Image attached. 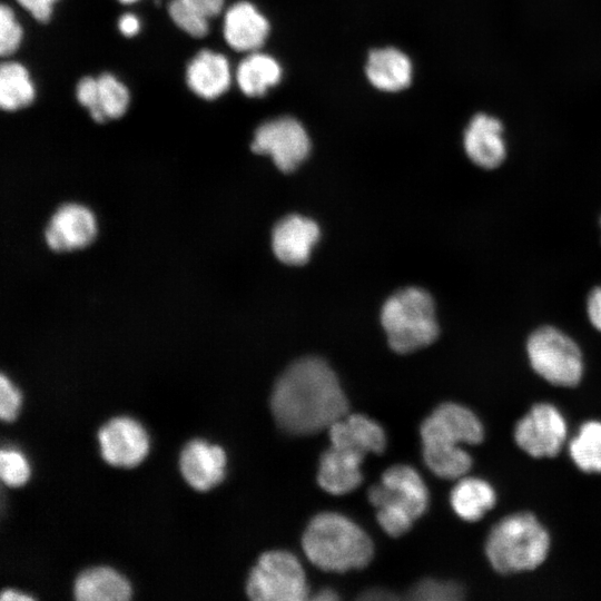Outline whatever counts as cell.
<instances>
[{"instance_id": "obj_5", "label": "cell", "mask_w": 601, "mask_h": 601, "mask_svg": "<svg viewBox=\"0 0 601 601\" xmlns=\"http://www.w3.org/2000/svg\"><path fill=\"white\" fill-rule=\"evenodd\" d=\"M381 321L391 348L400 354L423 348L439 336L434 302L422 288L392 295L383 305Z\"/></svg>"}, {"instance_id": "obj_41", "label": "cell", "mask_w": 601, "mask_h": 601, "mask_svg": "<svg viewBox=\"0 0 601 601\" xmlns=\"http://www.w3.org/2000/svg\"><path fill=\"white\" fill-rule=\"evenodd\" d=\"M121 3H134L138 0H119Z\"/></svg>"}, {"instance_id": "obj_26", "label": "cell", "mask_w": 601, "mask_h": 601, "mask_svg": "<svg viewBox=\"0 0 601 601\" xmlns=\"http://www.w3.org/2000/svg\"><path fill=\"white\" fill-rule=\"evenodd\" d=\"M569 453L581 471L601 473V422H584L571 440Z\"/></svg>"}, {"instance_id": "obj_33", "label": "cell", "mask_w": 601, "mask_h": 601, "mask_svg": "<svg viewBox=\"0 0 601 601\" xmlns=\"http://www.w3.org/2000/svg\"><path fill=\"white\" fill-rule=\"evenodd\" d=\"M21 405V393L4 375L0 376V417L3 421H13Z\"/></svg>"}, {"instance_id": "obj_35", "label": "cell", "mask_w": 601, "mask_h": 601, "mask_svg": "<svg viewBox=\"0 0 601 601\" xmlns=\"http://www.w3.org/2000/svg\"><path fill=\"white\" fill-rule=\"evenodd\" d=\"M184 4L210 19L220 13L225 0H180Z\"/></svg>"}, {"instance_id": "obj_36", "label": "cell", "mask_w": 601, "mask_h": 601, "mask_svg": "<svg viewBox=\"0 0 601 601\" xmlns=\"http://www.w3.org/2000/svg\"><path fill=\"white\" fill-rule=\"evenodd\" d=\"M587 312L591 324L601 332V285L590 292L587 299Z\"/></svg>"}, {"instance_id": "obj_9", "label": "cell", "mask_w": 601, "mask_h": 601, "mask_svg": "<svg viewBox=\"0 0 601 601\" xmlns=\"http://www.w3.org/2000/svg\"><path fill=\"white\" fill-rule=\"evenodd\" d=\"M566 434V422L559 408L542 402L516 423L514 441L532 457H553L561 451Z\"/></svg>"}, {"instance_id": "obj_23", "label": "cell", "mask_w": 601, "mask_h": 601, "mask_svg": "<svg viewBox=\"0 0 601 601\" xmlns=\"http://www.w3.org/2000/svg\"><path fill=\"white\" fill-rule=\"evenodd\" d=\"M282 68L270 56L252 52L244 58L236 70L239 89L248 97H260L279 82Z\"/></svg>"}, {"instance_id": "obj_19", "label": "cell", "mask_w": 601, "mask_h": 601, "mask_svg": "<svg viewBox=\"0 0 601 601\" xmlns=\"http://www.w3.org/2000/svg\"><path fill=\"white\" fill-rule=\"evenodd\" d=\"M365 456L344 449L329 446L319 460L317 482L335 495L346 494L361 485V465Z\"/></svg>"}, {"instance_id": "obj_12", "label": "cell", "mask_w": 601, "mask_h": 601, "mask_svg": "<svg viewBox=\"0 0 601 601\" xmlns=\"http://www.w3.org/2000/svg\"><path fill=\"white\" fill-rule=\"evenodd\" d=\"M100 453L110 465L134 467L148 454L149 437L144 426L128 416L108 421L98 432Z\"/></svg>"}, {"instance_id": "obj_4", "label": "cell", "mask_w": 601, "mask_h": 601, "mask_svg": "<svg viewBox=\"0 0 601 601\" xmlns=\"http://www.w3.org/2000/svg\"><path fill=\"white\" fill-rule=\"evenodd\" d=\"M368 500L377 509V521L391 536L406 533L428 504L427 487L415 469L393 465L381 482L368 490Z\"/></svg>"}, {"instance_id": "obj_38", "label": "cell", "mask_w": 601, "mask_h": 601, "mask_svg": "<svg viewBox=\"0 0 601 601\" xmlns=\"http://www.w3.org/2000/svg\"><path fill=\"white\" fill-rule=\"evenodd\" d=\"M0 600L1 601H30V600H33V598L20 591L8 589V590L2 591Z\"/></svg>"}, {"instance_id": "obj_37", "label": "cell", "mask_w": 601, "mask_h": 601, "mask_svg": "<svg viewBox=\"0 0 601 601\" xmlns=\"http://www.w3.org/2000/svg\"><path fill=\"white\" fill-rule=\"evenodd\" d=\"M118 29L125 37H134L140 30V21L134 13H124L118 20Z\"/></svg>"}, {"instance_id": "obj_22", "label": "cell", "mask_w": 601, "mask_h": 601, "mask_svg": "<svg viewBox=\"0 0 601 601\" xmlns=\"http://www.w3.org/2000/svg\"><path fill=\"white\" fill-rule=\"evenodd\" d=\"M453 511L464 521L480 520L496 503L493 486L480 477H460L450 495Z\"/></svg>"}, {"instance_id": "obj_15", "label": "cell", "mask_w": 601, "mask_h": 601, "mask_svg": "<svg viewBox=\"0 0 601 601\" xmlns=\"http://www.w3.org/2000/svg\"><path fill=\"white\" fill-rule=\"evenodd\" d=\"M319 238L317 224L306 217L290 215L279 220L272 233L275 256L287 265L305 264Z\"/></svg>"}, {"instance_id": "obj_20", "label": "cell", "mask_w": 601, "mask_h": 601, "mask_svg": "<svg viewBox=\"0 0 601 601\" xmlns=\"http://www.w3.org/2000/svg\"><path fill=\"white\" fill-rule=\"evenodd\" d=\"M73 594L79 601H125L131 597V587L115 569L95 566L77 577Z\"/></svg>"}, {"instance_id": "obj_14", "label": "cell", "mask_w": 601, "mask_h": 601, "mask_svg": "<svg viewBox=\"0 0 601 601\" xmlns=\"http://www.w3.org/2000/svg\"><path fill=\"white\" fill-rule=\"evenodd\" d=\"M225 451L204 440H191L183 449L179 467L185 481L197 491L217 485L225 475Z\"/></svg>"}, {"instance_id": "obj_34", "label": "cell", "mask_w": 601, "mask_h": 601, "mask_svg": "<svg viewBox=\"0 0 601 601\" xmlns=\"http://www.w3.org/2000/svg\"><path fill=\"white\" fill-rule=\"evenodd\" d=\"M36 20L47 23L51 16L55 3L59 0H16Z\"/></svg>"}, {"instance_id": "obj_39", "label": "cell", "mask_w": 601, "mask_h": 601, "mask_svg": "<svg viewBox=\"0 0 601 601\" xmlns=\"http://www.w3.org/2000/svg\"><path fill=\"white\" fill-rule=\"evenodd\" d=\"M363 599H368V600H381V599H394L395 597H393L392 594H390L387 591H383V590H372V591H367L366 593H364L362 595Z\"/></svg>"}, {"instance_id": "obj_25", "label": "cell", "mask_w": 601, "mask_h": 601, "mask_svg": "<svg viewBox=\"0 0 601 601\" xmlns=\"http://www.w3.org/2000/svg\"><path fill=\"white\" fill-rule=\"evenodd\" d=\"M423 459L435 475L447 480L464 476L472 466L471 455L461 445L423 444Z\"/></svg>"}, {"instance_id": "obj_18", "label": "cell", "mask_w": 601, "mask_h": 601, "mask_svg": "<svg viewBox=\"0 0 601 601\" xmlns=\"http://www.w3.org/2000/svg\"><path fill=\"white\" fill-rule=\"evenodd\" d=\"M231 73L227 58L203 49L188 62L186 82L198 97L213 100L224 95L230 86Z\"/></svg>"}, {"instance_id": "obj_40", "label": "cell", "mask_w": 601, "mask_h": 601, "mask_svg": "<svg viewBox=\"0 0 601 601\" xmlns=\"http://www.w3.org/2000/svg\"><path fill=\"white\" fill-rule=\"evenodd\" d=\"M337 594L329 590V589H324V590H321L315 597L314 599L315 600H321V601H325V600H335L337 599Z\"/></svg>"}, {"instance_id": "obj_32", "label": "cell", "mask_w": 601, "mask_h": 601, "mask_svg": "<svg viewBox=\"0 0 601 601\" xmlns=\"http://www.w3.org/2000/svg\"><path fill=\"white\" fill-rule=\"evenodd\" d=\"M76 97L80 105L89 110L91 118L98 122H106L98 106V81L97 78L82 77L76 86Z\"/></svg>"}, {"instance_id": "obj_17", "label": "cell", "mask_w": 601, "mask_h": 601, "mask_svg": "<svg viewBox=\"0 0 601 601\" xmlns=\"http://www.w3.org/2000/svg\"><path fill=\"white\" fill-rule=\"evenodd\" d=\"M331 445L365 456L380 454L386 446V435L382 426L362 414H346L329 428Z\"/></svg>"}, {"instance_id": "obj_11", "label": "cell", "mask_w": 601, "mask_h": 601, "mask_svg": "<svg viewBox=\"0 0 601 601\" xmlns=\"http://www.w3.org/2000/svg\"><path fill=\"white\" fill-rule=\"evenodd\" d=\"M420 434L422 444L475 445L483 441L484 428L470 408L447 402L439 405L423 421Z\"/></svg>"}, {"instance_id": "obj_16", "label": "cell", "mask_w": 601, "mask_h": 601, "mask_svg": "<svg viewBox=\"0 0 601 601\" xmlns=\"http://www.w3.org/2000/svg\"><path fill=\"white\" fill-rule=\"evenodd\" d=\"M269 32L268 20L248 1L230 6L224 18V37L236 51L254 52Z\"/></svg>"}, {"instance_id": "obj_27", "label": "cell", "mask_w": 601, "mask_h": 601, "mask_svg": "<svg viewBox=\"0 0 601 601\" xmlns=\"http://www.w3.org/2000/svg\"><path fill=\"white\" fill-rule=\"evenodd\" d=\"M98 106L105 120L122 117L129 106L130 95L128 88L109 72L98 78Z\"/></svg>"}, {"instance_id": "obj_21", "label": "cell", "mask_w": 601, "mask_h": 601, "mask_svg": "<svg viewBox=\"0 0 601 601\" xmlns=\"http://www.w3.org/2000/svg\"><path fill=\"white\" fill-rule=\"evenodd\" d=\"M366 75L377 89L398 91L410 85L412 65L410 59L395 48L377 49L368 56Z\"/></svg>"}, {"instance_id": "obj_30", "label": "cell", "mask_w": 601, "mask_h": 601, "mask_svg": "<svg viewBox=\"0 0 601 601\" xmlns=\"http://www.w3.org/2000/svg\"><path fill=\"white\" fill-rule=\"evenodd\" d=\"M30 475V467L24 455L13 449L0 451V477L9 486L23 485Z\"/></svg>"}, {"instance_id": "obj_8", "label": "cell", "mask_w": 601, "mask_h": 601, "mask_svg": "<svg viewBox=\"0 0 601 601\" xmlns=\"http://www.w3.org/2000/svg\"><path fill=\"white\" fill-rule=\"evenodd\" d=\"M250 148L255 154L270 156L282 171L289 173L308 156L311 141L296 119L280 117L255 130Z\"/></svg>"}, {"instance_id": "obj_10", "label": "cell", "mask_w": 601, "mask_h": 601, "mask_svg": "<svg viewBox=\"0 0 601 601\" xmlns=\"http://www.w3.org/2000/svg\"><path fill=\"white\" fill-rule=\"evenodd\" d=\"M98 235V219L93 210L78 201L58 206L43 230L47 247L55 253H71L88 247Z\"/></svg>"}, {"instance_id": "obj_31", "label": "cell", "mask_w": 601, "mask_h": 601, "mask_svg": "<svg viewBox=\"0 0 601 601\" xmlns=\"http://www.w3.org/2000/svg\"><path fill=\"white\" fill-rule=\"evenodd\" d=\"M22 28L16 20L13 10L2 3L0 7V53L2 57L14 53L22 41Z\"/></svg>"}, {"instance_id": "obj_7", "label": "cell", "mask_w": 601, "mask_h": 601, "mask_svg": "<svg viewBox=\"0 0 601 601\" xmlns=\"http://www.w3.org/2000/svg\"><path fill=\"white\" fill-rule=\"evenodd\" d=\"M246 592L256 601H303L308 597V587L298 559L274 550L262 554L252 569Z\"/></svg>"}, {"instance_id": "obj_24", "label": "cell", "mask_w": 601, "mask_h": 601, "mask_svg": "<svg viewBox=\"0 0 601 601\" xmlns=\"http://www.w3.org/2000/svg\"><path fill=\"white\" fill-rule=\"evenodd\" d=\"M36 89L27 68L16 61H7L0 68V106L14 111L31 105Z\"/></svg>"}, {"instance_id": "obj_29", "label": "cell", "mask_w": 601, "mask_h": 601, "mask_svg": "<svg viewBox=\"0 0 601 601\" xmlns=\"http://www.w3.org/2000/svg\"><path fill=\"white\" fill-rule=\"evenodd\" d=\"M168 13L179 29L194 38H203L209 31V19L194 11L180 0L169 2Z\"/></svg>"}, {"instance_id": "obj_13", "label": "cell", "mask_w": 601, "mask_h": 601, "mask_svg": "<svg viewBox=\"0 0 601 601\" xmlns=\"http://www.w3.org/2000/svg\"><path fill=\"white\" fill-rule=\"evenodd\" d=\"M463 146L466 156L476 166L484 169L497 168L508 154L502 121L487 112L474 115L465 127Z\"/></svg>"}, {"instance_id": "obj_3", "label": "cell", "mask_w": 601, "mask_h": 601, "mask_svg": "<svg viewBox=\"0 0 601 601\" xmlns=\"http://www.w3.org/2000/svg\"><path fill=\"white\" fill-rule=\"evenodd\" d=\"M550 534L535 515L529 512L510 514L490 531L485 555L501 574L536 569L550 550Z\"/></svg>"}, {"instance_id": "obj_2", "label": "cell", "mask_w": 601, "mask_h": 601, "mask_svg": "<svg viewBox=\"0 0 601 601\" xmlns=\"http://www.w3.org/2000/svg\"><path fill=\"white\" fill-rule=\"evenodd\" d=\"M302 544L313 564L335 572L365 568L374 552L366 532L352 520L334 512L315 515L303 534Z\"/></svg>"}, {"instance_id": "obj_6", "label": "cell", "mask_w": 601, "mask_h": 601, "mask_svg": "<svg viewBox=\"0 0 601 601\" xmlns=\"http://www.w3.org/2000/svg\"><path fill=\"white\" fill-rule=\"evenodd\" d=\"M526 354L533 371L550 384L578 385L583 375V358L578 344L553 326H541L526 341Z\"/></svg>"}, {"instance_id": "obj_1", "label": "cell", "mask_w": 601, "mask_h": 601, "mask_svg": "<svg viewBox=\"0 0 601 601\" xmlns=\"http://www.w3.org/2000/svg\"><path fill=\"white\" fill-rule=\"evenodd\" d=\"M270 408L285 432L311 435L328 430L348 414V402L328 364L318 357H305L279 376Z\"/></svg>"}, {"instance_id": "obj_28", "label": "cell", "mask_w": 601, "mask_h": 601, "mask_svg": "<svg viewBox=\"0 0 601 601\" xmlns=\"http://www.w3.org/2000/svg\"><path fill=\"white\" fill-rule=\"evenodd\" d=\"M464 597V589L453 581L425 579L414 585L408 598L420 601H457Z\"/></svg>"}]
</instances>
